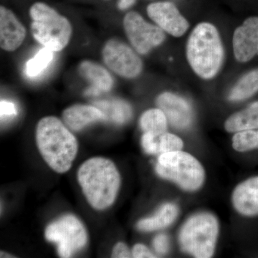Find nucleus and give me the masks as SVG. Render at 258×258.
Returning <instances> with one entry per match:
<instances>
[{"label": "nucleus", "instance_id": "nucleus-1", "mask_svg": "<svg viewBox=\"0 0 258 258\" xmlns=\"http://www.w3.org/2000/svg\"><path fill=\"white\" fill-rule=\"evenodd\" d=\"M37 148L42 158L56 172L66 173L79 150L77 139L55 116L42 118L36 128Z\"/></svg>", "mask_w": 258, "mask_h": 258}, {"label": "nucleus", "instance_id": "nucleus-2", "mask_svg": "<svg viewBox=\"0 0 258 258\" xmlns=\"http://www.w3.org/2000/svg\"><path fill=\"white\" fill-rule=\"evenodd\" d=\"M78 179L93 208L105 210L114 203L120 188V176L109 159L103 157L88 159L80 166Z\"/></svg>", "mask_w": 258, "mask_h": 258}, {"label": "nucleus", "instance_id": "nucleus-3", "mask_svg": "<svg viewBox=\"0 0 258 258\" xmlns=\"http://www.w3.org/2000/svg\"><path fill=\"white\" fill-rule=\"evenodd\" d=\"M186 53L190 67L199 77L215 78L221 69L225 55L216 27L209 23L198 24L188 38Z\"/></svg>", "mask_w": 258, "mask_h": 258}, {"label": "nucleus", "instance_id": "nucleus-4", "mask_svg": "<svg viewBox=\"0 0 258 258\" xmlns=\"http://www.w3.org/2000/svg\"><path fill=\"white\" fill-rule=\"evenodd\" d=\"M31 32L42 46L60 52L67 46L72 35V26L66 17L45 3H35L30 10Z\"/></svg>", "mask_w": 258, "mask_h": 258}, {"label": "nucleus", "instance_id": "nucleus-5", "mask_svg": "<svg viewBox=\"0 0 258 258\" xmlns=\"http://www.w3.org/2000/svg\"><path fill=\"white\" fill-rule=\"evenodd\" d=\"M220 225L217 217L209 212L192 215L180 230L179 245L195 257H212L215 253Z\"/></svg>", "mask_w": 258, "mask_h": 258}, {"label": "nucleus", "instance_id": "nucleus-6", "mask_svg": "<svg viewBox=\"0 0 258 258\" xmlns=\"http://www.w3.org/2000/svg\"><path fill=\"white\" fill-rule=\"evenodd\" d=\"M156 171L160 177L173 181L185 191H198L205 182V171L201 163L181 150L160 154Z\"/></svg>", "mask_w": 258, "mask_h": 258}, {"label": "nucleus", "instance_id": "nucleus-7", "mask_svg": "<svg viewBox=\"0 0 258 258\" xmlns=\"http://www.w3.org/2000/svg\"><path fill=\"white\" fill-rule=\"evenodd\" d=\"M45 236L57 244L61 257H71L82 249L88 242V235L82 222L74 215H66L47 226Z\"/></svg>", "mask_w": 258, "mask_h": 258}, {"label": "nucleus", "instance_id": "nucleus-8", "mask_svg": "<svg viewBox=\"0 0 258 258\" xmlns=\"http://www.w3.org/2000/svg\"><path fill=\"white\" fill-rule=\"evenodd\" d=\"M123 27L129 42L138 53L146 55L159 46L166 39L165 33L157 25L147 23L137 12L125 15Z\"/></svg>", "mask_w": 258, "mask_h": 258}, {"label": "nucleus", "instance_id": "nucleus-9", "mask_svg": "<svg viewBox=\"0 0 258 258\" xmlns=\"http://www.w3.org/2000/svg\"><path fill=\"white\" fill-rule=\"evenodd\" d=\"M102 56L107 67L120 77L135 79L142 72L143 62L139 56L120 40H108L102 50Z\"/></svg>", "mask_w": 258, "mask_h": 258}, {"label": "nucleus", "instance_id": "nucleus-10", "mask_svg": "<svg viewBox=\"0 0 258 258\" xmlns=\"http://www.w3.org/2000/svg\"><path fill=\"white\" fill-rule=\"evenodd\" d=\"M147 14L157 26L172 36H182L189 29L186 18L176 5L169 2L152 3L147 7Z\"/></svg>", "mask_w": 258, "mask_h": 258}, {"label": "nucleus", "instance_id": "nucleus-11", "mask_svg": "<svg viewBox=\"0 0 258 258\" xmlns=\"http://www.w3.org/2000/svg\"><path fill=\"white\" fill-rule=\"evenodd\" d=\"M234 55L240 62L258 55V17H251L236 29L232 38Z\"/></svg>", "mask_w": 258, "mask_h": 258}, {"label": "nucleus", "instance_id": "nucleus-12", "mask_svg": "<svg viewBox=\"0 0 258 258\" xmlns=\"http://www.w3.org/2000/svg\"><path fill=\"white\" fill-rule=\"evenodd\" d=\"M157 104L175 128H188L192 123V108L182 97L172 93H163L158 96Z\"/></svg>", "mask_w": 258, "mask_h": 258}, {"label": "nucleus", "instance_id": "nucleus-13", "mask_svg": "<svg viewBox=\"0 0 258 258\" xmlns=\"http://www.w3.org/2000/svg\"><path fill=\"white\" fill-rule=\"evenodd\" d=\"M26 37V30L11 10L0 8V46L13 52L22 45Z\"/></svg>", "mask_w": 258, "mask_h": 258}, {"label": "nucleus", "instance_id": "nucleus-14", "mask_svg": "<svg viewBox=\"0 0 258 258\" xmlns=\"http://www.w3.org/2000/svg\"><path fill=\"white\" fill-rule=\"evenodd\" d=\"M232 205L244 216L258 215V176L242 181L232 192Z\"/></svg>", "mask_w": 258, "mask_h": 258}, {"label": "nucleus", "instance_id": "nucleus-15", "mask_svg": "<svg viewBox=\"0 0 258 258\" xmlns=\"http://www.w3.org/2000/svg\"><path fill=\"white\" fill-rule=\"evenodd\" d=\"M79 71L92 85L86 92L88 96H98L102 92H108L113 87L111 74L101 64L92 61H83L79 64Z\"/></svg>", "mask_w": 258, "mask_h": 258}, {"label": "nucleus", "instance_id": "nucleus-16", "mask_svg": "<svg viewBox=\"0 0 258 258\" xmlns=\"http://www.w3.org/2000/svg\"><path fill=\"white\" fill-rule=\"evenodd\" d=\"M62 118L67 126L76 132L93 122L106 120V115L101 109L88 105H75L66 108L62 113Z\"/></svg>", "mask_w": 258, "mask_h": 258}, {"label": "nucleus", "instance_id": "nucleus-17", "mask_svg": "<svg viewBox=\"0 0 258 258\" xmlns=\"http://www.w3.org/2000/svg\"><path fill=\"white\" fill-rule=\"evenodd\" d=\"M142 146L147 154H161L181 150L184 144L177 136L165 132L158 134L144 133L142 136Z\"/></svg>", "mask_w": 258, "mask_h": 258}, {"label": "nucleus", "instance_id": "nucleus-18", "mask_svg": "<svg viewBox=\"0 0 258 258\" xmlns=\"http://www.w3.org/2000/svg\"><path fill=\"white\" fill-rule=\"evenodd\" d=\"M179 215V208L176 205L167 203L162 205L154 216L140 220L137 228L142 232L162 230L171 225Z\"/></svg>", "mask_w": 258, "mask_h": 258}, {"label": "nucleus", "instance_id": "nucleus-19", "mask_svg": "<svg viewBox=\"0 0 258 258\" xmlns=\"http://www.w3.org/2000/svg\"><path fill=\"white\" fill-rule=\"evenodd\" d=\"M225 128L229 133L258 129V101L229 117L225 121Z\"/></svg>", "mask_w": 258, "mask_h": 258}, {"label": "nucleus", "instance_id": "nucleus-20", "mask_svg": "<svg viewBox=\"0 0 258 258\" xmlns=\"http://www.w3.org/2000/svg\"><path fill=\"white\" fill-rule=\"evenodd\" d=\"M258 92V69L243 75L229 93L228 99L238 102L247 99Z\"/></svg>", "mask_w": 258, "mask_h": 258}, {"label": "nucleus", "instance_id": "nucleus-21", "mask_svg": "<svg viewBox=\"0 0 258 258\" xmlns=\"http://www.w3.org/2000/svg\"><path fill=\"white\" fill-rule=\"evenodd\" d=\"M95 104L103 112L106 119H110L118 124L126 123L132 115L130 105L120 100L98 101Z\"/></svg>", "mask_w": 258, "mask_h": 258}, {"label": "nucleus", "instance_id": "nucleus-22", "mask_svg": "<svg viewBox=\"0 0 258 258\" xmlns=\"http://www.w3.org/2000/svg\"><path fill=\"white\" fill-rule=\"evenodd\" d=\"M167 118L160 108H152L144 112L140 118V126L144 133L158 134L165 132Z\"/></svg>", "mask_w": 258, "mask_h": 258}, {"label": "nucleus", "instance_id": "nucleus-23", "mask_svg": "<svg viewBox=\"0 0 258 258\" xmlns=\"http://www.w3.org/2000/svg\"><path fill=\"white\" fill-rule=\"evenodd\" d=\"M53 51L49 49H41L35 54L32 58L27 62L25 66V74L30 79L40 76L46 70L53 60Z\"/></svg>", "mask_w": 258, "mask_h": 258}, {"label": "nucleus", "instance_id": "nucleus-24", "mask_svg": "<svg viewBox=\"0 0 258 258\" xmlns=\"http://www.w3.org/2000/svg\"><path fill=\"white\" fill-rule=\"evenodd\" d=\"M232 147L239 152L258 149V129L237 132L232 138Z\"/></svg>", "mask_w": 258, "mask_h": 258}, {"label": "nucleus", "instance_id": "nucleus-25", "mask_svg": "<svg viewBox=\"0 0 258 258\" xmlns=\"http://www.w3.org/2000/svg\"><path fill=\"white\" fill-rule=\"evenodd\" d=\"M153 246L157 253L166 254L169 251V238L164 234L158 235L153 240Z\"/></svg>", "mask_w": 258, "mask_h": 258}, {"label": "nucleus", "instance_id": "nucleus-26", "mask_svg": "<svg viewBox=\"0 0 258 258\" xmlns=\"http://www.w3.org/2000/svg\"><path fill=\"white\" fill-rule=\"evenodd\" d=\"M0 113H1V117L3 118L17 115L18 111L13 102L2 100L0 102Z\"/></svg>", "mask_w": 258, "mask_h": 258}, {"label": "nucleus", "instance_id": "nucleus-27", "mask_svg": "<svg viewBox=\"0 0 258 258\" xmlns=\"http://www.w3.org/2000/svg\"><path fill=\"white\" fill-rule=\"evenodd\" d=\"M132 257L136 258L156 257L157 256L149 250L147 246L142 244H137L132 249Z\"/></svg>", "mask_w": 258, "mask_h": 258}, {"label": "nucleus", "instance_id": "nucleus-28", "mask_svg": "<svg viewBox=\"0 0 258 258\" xmlns=\"http://www.w3.org/2000/svg\"><path fill=\"white\" fill-rule=\"evenodd\" d=\"M132 253L126 245L123 242H118L114 246L112 252V257H121L126 258L132 257Z\"/></svg>", "mask_w": 258, "mask_h": 258}, {"label": "nucleus", "instance_id": "nucleus-29", "mask_svg": "<svg viewBox=\"0 0 258 258\" xmlns=\"http://www.w3.org/2000/svg\"><path fill=\"white\" fill-rule=\"evenodd\" d=\"M136 0H118V8L120 10H125L135 4Z\"/></svg>", "mask_w": 258, "mask_h": 258}]
</instances>
